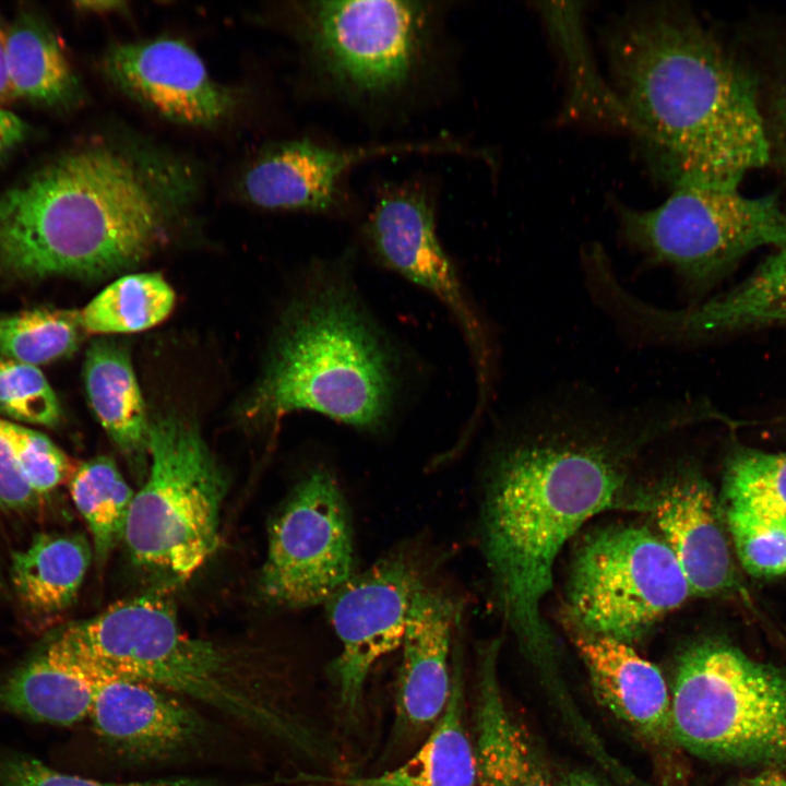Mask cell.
Segmentation results:
<instances>
[{
  "mask_svg": "<svg viewBox=\"0 0 786 786\" xmlns=\"http://www.w3.org/2000/svg\"><path fill=\"white\" fill-rule=\"evenodd\" d=\"M708 414L682 400L615 405L585 388L523 409L490 457L480 544L503 619L526 648H551L543 604L567 541L605 511H648L646 454Z\"/></svg>",
  "mask_w": 786,
  "mask_h": 786,
  "instance_id": "cell-1",
  "label": "cell"
},
{
  "mask_svg": "<svg viewBox=\"0 0 786 786\" xmlns=\"http://www.w3.org/2000/svg\"><path fill=\"white\" fill-rule=\"evenodd\" d=\"M606 47L635 135L674 188H739L766 168L753 82L730 44L692 11L633 9L611 26Z\"/></svg>",
  "mask_w": 786,
  "mask_h": 786,
  "instance_id": "cell-2",
  "label": "cell"
},
{
  "mask_svg": "<svg viewBox=\"0 0 786 786\" xmlns=\"http://www.w3.org/2000/svg\"><path fill=\"white\" fill-rule=\"evenodd\" d=\"M195 189L191 167L156 148H70L0 192V275L97 278L131 267Z\"/></svg>",
  "mask_w": 786,
  "mask_h": 786,
  "instance_id": "cell-3",
  "label": "cell"
},
{
  "mask_svg": "<svg viewBox=\"0 0 786 786\" xmlns=\"http://www.w3.org/2000/svg\"><path fill=\"white\" fill-rule=\"evenodd\" d=\"M48 647L62 669L83 681L105 675L141 680L306 754L319 751L281 674L253 651L187 635L159 592L123 599L70 624Z\"/></svg>",
  "mask_w": 786,
  "mask_h": 786,
  "instance_id": "cell-4",
  "label": "cell"
},
{
  "mask_svg": "<svg viewBox=\"0 0 786 786\" xmlns=\"http://www.w3.org/2000/svg\"><path fill=\"white\" fill-rule=\"evenodd\" d=\"M397 391L395 357L352 282L323 266L286 312L249 414L278 419L311 410L377 430Z\"/></svg>",
  "mask_w": 786,
  "mask_h": 786,
  "instance_id": "cell-5",
  "label": "cell"
},
{
  "mask_svg": "<svg viewBox=\"0 0 786 786\" xmlns=\"http://www.w3.org/2000/svg\"><path fill=\"white\" fill-rule=\"evenodd\" d=\"M294 12L314 75L347 102L400 100L437 60L442 9L436 2L320 0L296 3Z\"/></svg>",
  "mask_w": 786,
  "mask_h": 786,
  "instance_id": "cell-6",
  "label": "cell"
},
{
  "mask_svg": "<svg viewBox=\"0 0 786 786\" xmlns=\"http://www.w3.org/2000/svg\"><path fill=\"white\" fill-rule=\"evenodd\" d=\"M672 741L705 759L786 764V672L722 641L690 646L670 695Z\"/></svg>",
  "mask_w": 786,
  "mask_h": 786,
  "instance_id": "cell-7",
  "label": "cell"
},
{
  "mask_svg": "<svg viewBox=\"0 0 786 786\" xmlns=\"http://www.w3.org/2000/svg\"><path fill=\"white\" fill-rule=\"evenodd\" d=\"M147 453L123 540L138 565L183 582L217 548L227 479L199 429L176 414L151 422Z\"/></svg>",
  "mask_w": 786,
  "mask_h": 786,
  "instance_id": "cell-8",
  "label": "cell"
},
{
  "mask_svg": "<svg viewBox=\"0 0 786 786\" xmlns=\"http://www.w3.org/2000/svg\"><path fill=\"white\" fill-rule=\"evenodd\" d=\"M618 212L626 243L669 267L692 291L758 248L786 249V204L775 192L750 196L739 188L679 186L654 209Z\"/></svg>",
  "mask_w": 786,
  "mask_h": 786,
  "instance_id": "cell-9",
  "label": "cell"
},
{
  "mask_svg": "<svg viewBox=\"0 0 786 786\" xmlns=\"http://www.w3.org/2000/svg\"><path fill=\"white\" fill-rule=\"evenodd\" d=\"M691 594L662 537L644 526L615 524L584 536L565 597L573 630L631 644Z\"/></svg>",
  "mask_w": 786,
  "mask_h": 786,
  "instance_id": "cell-10",
  "label": "cell"
},
{
  "mask_svg": "<svg viewBox=\"0 0 786 786\" xmlns=\"http://www.w3.org/2000/svg\"><path fill=\"white\" fill-rule=\"evenodd\" d=\"M260 577L274 604L326 603L352 576L353 534L344 497L325 469L310 473L274 517Z\"/></svg>",
  "mask_w": 786,
  "mask_h": 786,
  "instance_id": "cell-11",
  "label": "cell"
},
{
  "mask_svg": "<svg viewBox=\"0 0 786 786\" xmlns=\"http://www.w3.org/2000/svg\"><path fill=\"white\" fill-rule=\"evenodd\" d=\"M364 233L379 262L429 291L454 317L472 350L485 397L492 369L490 344L440 242L427 192L413 184L385 189L377 198Z\"/></svg>",
  "mask_w": 786,
  "mask_h": 786,
  "instance_id": "cell-12",
  "label": "cell"
},
{
  "mask_svg": "<svg viewBox=\"0 0 786 786\" xmlns=\"http://www.w3.org/2000/svg\"><path fill=\"white\" fill-rule=\"evenodd\" d=\"M419 575L403 556L381 559L352 575L326 602L341 643L332 675L341 710L359 711L372 666L402 645Z\"/></svg>",
  "mask_w": 786,
  "mask_h": 786,
  "instance_id": "cell-13",
  "label": "cell"
},
{
  "mask_svg": "<svg viewBox=\"0 0 786 786\" xmlns=\"http://www.w3.org/2000/svg\"><path fill=\"white\" fill-rule=\"evenodd\" d=\"M105 78L124 95L177 123L211 127L236 105L184 41L156 38L112 45L102 59Z\"/></svg>",
  "mask_w": 786,
  "mask_h": 786,
  "instance_id": "cell-14",
  "label": "cell"
},
{
  "mask_svg": "<svg viewBox=\"0 0 786 786\" xmlns=\"http://www.w3.org/2000/svg\"><path fill=\"white\" fill-rule=\"evenodd\" d=\"M456 143L412 142L340 148L308 139L285 141L264 151L246 170L245 198L269 210L329 213L340 210L344 184L360 163L402 153L463 154Z\"/></svg>",
  "mask_w": 786,
  "mask_h": 786,
  "instance_id": "cell-15",
  "label": "cell"
},
{
  "mask_svg": "<svg viewBox=\"0 0 786 786\" xmlns=\"http://www.w3.org/2000/svg\"><path fill=\"white\" fill-rule=\"evenodd\" d=\"M614 321L631 341L645 346L686 344L786 322V249L767 257L730 290L681 309L660 308L623 291L615 303Z\"/></svg>",
  "mask_w": 786,
  "mask_h": 786,
  "instance_id": "cell-16",
  "label": "cell"
},
{
  "mask_svg": "<svg viewBox=\"0 0 786 786\" xmlns=\"http://www.w3.org/2000/svg\"><path fill=\"white\" fill-rule=\"evenodd\" d=\"M88 716L97 735L122 758L167 760L192 749L206 733L203 717L178 695L119 676H98Z\"/></svg>",
  "mask_w": 786,
  "mask_h": 786,
  "instance_id": "cell-17",
  "label": "cell"
},
{
  "mask_svg": "<svg viewBox=\"0 0 786 786\" xmlns=\"http://www.w3.org/2000/svg\"><path fill=\"white\" fill-rule=\"evenodd\" d=\"M653 488V513L692 594H724L735 572L724 521L708 484L688 467H676Z\"/></svg>",
  "mask_w": 786,
  "mask_h": 786,
  "instance_id": "cell-18",
  "label": "cell"
},
{
  "mask_svg": "<svg viewBox=\"0 0 786 786\" xmlns=\"http://www.w3.org/2000/svg\"><path fill=\"white\" fill-rule=\"evenodd\" d=\"M457 620L451 599L420 587L414 595L402 641L397 713L404 725L422 729L443 713L451 689V635Z\"/></svg>",
  "mask_w": 786,
  "mask_h": 786,
  "instance_id": "cell-19",
  "label": "cell"
},
{
  "mask_svg": "<svg viewBox=\"0 0 786 786\" xmlns=\"http://www.w3.org/2000/svg\"><path fill=\"white\" fill-rule=\"evenodd\" d=\"M573 636L602 704L646 739L672 741L670 695L660 670L628 643L577 630Z\"/></svg>",
  "mask_w": 786,
  "mask_h": 786,
  "instance_id": "cell-20",
  "label": "cell"
},
{
  "mask_svg": "<svg viewBox=\"0 0 786 786\" xmlns=\"http://www.w3.org/2000/svg\"><path fill=\"white\" fill-rule=\"evenodd\" d=\"M499 641L478 656L476 786H556L504 702L497 670Z\"/></svg>",
  "mask_w": 786,
  "mask_h": 786,
  "instance_id": "cell-21",
  "label": "cell"
},
{
  "mask_svg": "<svg viewBox=\"0 0 786 786\" xmlns=\"http://www.w3.org/2000/svg\"><path fill=\"white\" fill-rule=\"evenodd\" d=\"M754 86L767 145V166L786 204V8L763 9L742 19L729 43Z\"/></svg>",
  "mask_w": 786,
  "mask_h": 786,
  "instance_id": "cell-22",
  "label": "cell"
},
{
  "mask_svg": "<svg viewBox=\"0 0 786 786\" xmlns=\"http://www.w3.org/2000/svg\"><path fill=\"white\" fill-rule=\"evenodd\" d=\"M446 706L420 749L402 765L368 777H320L340 786H476L474 745L465 724L462 663L453 660Z\"/></svg>",
  "mask_w": 786,
  "mask_h": 786,
  "instance_id": "cell-23",
  "label": "cell"
},
{
  "mask_svg": "<svg viewBox=\"0 0 786 786\" xmlns=\"http://www.w3.org/2000/svg\"><path fill=\"white\" fill-rule=\"evenodd\" d=\"M7 63L15 100L66 109L80 97L76 74L50 22L39 9L19 7L9 22Z\"/></svg>",
  "mask_w": 786,
  "mask_h": 786,
  "instance_id": "cell-24",
  "label": "cell"
},
{
  "mask_svg": "<svg viewBox=\"0 0 786 786\" xmlns=\"http://www.w3.org/2000/svg\"><path fill=\"white\" fill-rule=\"evenodd\" d=\"M84 384L96 418L112 442L132 458L148 450L150 422L128 353L110 341L86 352Z\"/></svg>",
  "mask_w": 786,
  "mask_h": 786,
  "instance_id": "cell-25",
  "label": "cell"
},
{
  "mask_svg": "<svg viewBox=\"0 0 786 786\" xmlns=\"http://www.w3.org/2000/svg\"><path fill=\"white\" fill-rule=\"evenodd\" d=\"M579 2H539L543 16L565 66L568 112L635 134V126L615 90L606 84L592 58Z\"/></svg>",
  "mask_w": 786,
  "mask_h": 786,
  "instance_id": "cell-26",
  "label": "cell"
},
{
  "mask_svg": "<svg viewBox=\"0 0 786 786\" xmlns=\"http://www.w3.org/2000/svg\"><path fill=\"white\" fill-rule=\"evenodd\" d=\"M92 559L81 535L39 534L11 560V581L24 607L40 616L68 608L75 599Z\"/></svg>",
  "mask_w": 786,
  "mask_h": 786,
  "instance_id": "cell-27",
  "label": "cell"
},
{
  "mask_svg": "<svg viewBox=\"0 0 786 786\" xmlns=\"http://www.w3.org/2000/svg\"><path fill=\"white\" fill-rule=\"evenodd\" d=\"M92 689L41 652L0 678V710L33 722L69 726L88 716Z\"/></svg>",
  "mask_w": 786,
  "mask_h": 786,
  "instance_id": "cell-28",
  "label": "cell"
},
{
  "mask_svg": "<svg viewBox=\"0 0 786 786\" xmlns=\"http://www.w3.org/2000/svg\"><path fill=\"white\" fill-rule=\"evenodd\" d=\"M174 303V290L159 274L139 273L112 282L79 312L85 332L131 333L164 321Z\"/></svg>",
  "mask_w": 786,
  "mask_h": 786,
  "instance_id": "cell-29",
  "label": "cell"
},
{
  "mask_svg": "<svg viewBox=\"0 0 786 786\" xmlns=\"http://www.w3.org/2000/svg\"><path fill=\"white\" fill-rule=\"evenodd\" d=\"M70 491L88 526L96 557L104 561L123 539L135 492L107 456L82 463L71 478Z\"/></svg>",
  "mask_w": 786,
  "mask_h": 786,
  "instance_id": "cell-30",
  "label": "cell"
},
{
  "mask_svg": "<svg viewBox=\"0 0 786 786\" xmlns=\"http://www.w3.org/2000/svg\"><path fill=\"white\" fill-rule=\"evenodd\" d=\"M84 332L79 311L24 310L0 319V356L36 367L46 365L72 355Z\"/></svg>",
  "mask_w": 786,
  "mask_h": 786,
  "instance_id": "cell-31",
  "label": "cell"
},
{
  "mask_svg": "<svg viewBox=\"0 0 786 786\" xmlns=\"http://www.w3.org/2000/svg\"><path fill=\"white\" fill-rule=\"evenodd\" d=\"M725 504H737L786 521V452L740 448L728 458Z\"/></svg>",
  "mask_w": 786,
  "mask_h": 786,
  "instance_id": "cell-32",
  "label": "cell"
},
{
  "mask_svg": "<svg viewBox=\"0 0 786 786\" xmlns=\"http://www.w3.org/2000/svg\"><path fill=\"white\" fill-rule=\"evenodd\" d=\"M736 555L750 574L786 575V521L737 504H725Z\"/></svg>",
  "mask_w": 786,
  "mask_h": 786,
  "instance_id": "cell-33",
  "label": "cell"
},
{
  "mask_svg": "<svg viewBox=\"0 0 786 786\" xmlns=\"http://www.w3.org/2000/svg\"><path fill=\"white\" fill-rule=\"evenodd\" d=\"M0 413L16 421L52 427L59 422L61 409L36 366L0 356Z\"/></svg>",
  "mask_w": 786,
  "mask_h": 786,
  "instance_id": "cell-34",
  "label": "cell"
},
{
  "mask_svg": "<svg viewBox=\"0 0 786 786\" xmlns=\"http://www.w3.org/2000/svg\"><path fill=\"white\" fill-rule=\"evenodd\" d=\"M21 469L38 497L56 489L68 476L67 455L44 433L0 419Z\"/></svg>",
  "mask_w": 786,
  "mask_h": 786,
  "instance_id": "cell-35",
  "label": "cell"
},
{
  "mask_svg": "<svg viewBox=\"0 0 786 786\" xmlns=\"http://www.w3.org/2000/svg\"><path fill=\"white\" fill-rule=\"evenodd\" d=\"M38 498L0 424V508L13 512L27 511L35 507Z\"/></svg>",
  "mask_w": 786,
  "mask_h": 786,
  "instance_id": "cell-36",
  "label": "cell"
},
{
  "mask_svg": "<svg viewBox=\"0 0 786 786\" xmlns=\"http://www.w3.org/2000/svg\"><path fill=\"white\" fill-rule=\"evenodd\" d=\"M31 128L20 116L0 107V164L29 136Z\"/></svg>",
  "mask_w": 786,
  "mask_h": 786,
  "instance_id": "cell-37",
  "label": "cell"
},
{
  "mask_svg": "<svg viewBox=\"0 0 786 786\" xmlns=\"http://www.w3.org/2000/svg\"><path fill=\"white\" fill-rule=\"evenodd\" d=\"M8 26L9 22H5V20L0 13V107L3 108H5L8 105L12 104L15 100L8 74Z\"/></svg>",
  "mask_w": 786,
  "mask_h": 786,
  "instance_id": "cell-38",
  "label": "cell"
},
{
  "mask_svg": "<svg viewBox=\"0 0 786 786\" xmlns=\"http://www.w3.org/2000/svg\"><path fill=\"white\" fill-rule=\"evenodd\" d=\"M79 11L93 12V13H107L114 11H121L124 7V2L121 1H78L74 3Z\"/></svg>",
  "mask_w": 786,
  "mask_h": 786,
  "instance_id": "cell-39",
  "label": "cell"
},
{
  "mask_svg": "<svg viewBox=\"0 0 786 786\" xmlns=\"http://www.w3.org/2000/svg\"><path fill=\"white\" fill-rule=\"evenodd\" d=\"M738 786H786V778L778 773L766 772L746 778Z\"/></svg>",
  "mask_w": 786,
  "mask_h": 786,
  "instance_id": "cell-40",
  "label": "cell"
},
{
  "mask_svg": "<svg viewBox=\"0 0 786 786\" xmlns=\"http://www.w3.org/2000/svg\"><path fill=\"white\" fill-rule=\"evenodd\" d=\"M567 786H605L594 777L584 773H574L569 776Z\"/></svg>",
  "mask_w": 786,
  "mask_h": 786,
  "instance_id": "cell-41",
  "label": "cell"
}]
</instances>
